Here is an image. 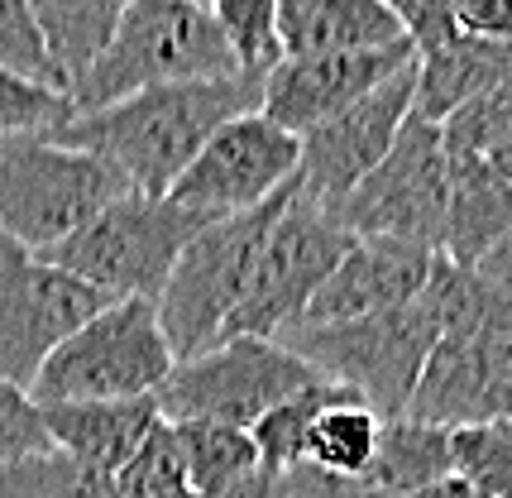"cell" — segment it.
<instances>
[{
  "label": "cell",
  "instance_id": "1",
  "mask_svg": "<svg viewBox=\"0 0 512 498\" xmlns=\"http://www.w3.org/2000/svg\"><path fill=\"white\" fill-rule=\"evenodd\" d=\"M259 77H221V82H178V87L139 91L106 111L67 115L48 139L63 149H82L115 168L139 197H168V187L192 168L206 139L221 125L259 111Z\"/></svg>",
  "mask_w": 512,
  "mask_h": 498
},
{
  "label": "cell",
  "instance_id": "2",
  "mask_svg": "<svg viewBox=\"0 0 512 498\" xmlns=\"http://www.w3.org/2000/svg\"><path fill=\"white\" fill-rule=\"evenodd\" d=\"M422 302L441 336L431 345L407 417L441 431L508 422L512 297L493 293L479 273L455 269L436 254Z\"/></svg>",
  "mask_w": 512,
  "mask_h": 498
},
{
  "label": "cell",
  "instance_id": "3",
  "mask_svg": "<svg viewBox=\"0 0 512 498\" xmlns=\"http://www.w3.org/2000/svg\"><path fill=\"white\" fill-rule=\"evenodd\" d=\"M240 77L225 44L216 10L197 0H130L120 10L111 48L72 87V115L106 111L139 91L178 82H221Z\"/></svg>",
  "mask_w": 512,
  "mask_h": 498
},
{
  "label": "cell",
  "instance_id": "4",
  "mask_svg": "<svg viewBox=\"0 0 512 498\" xmlns=\"http://www.w3.org/2000/svg\"><path fill=\"white\" fill-rule=\"evenodd\" d=\"M120 197L125 178L96 154L63 149L48 135L0 139V240L24 254H48L96 221Z\"/></svg>",
  "mask_w": 512,
  "mask_h": 498
},
{
  "label": "cell",
  "instance_id": "5",
  "mask_svg": "<svg viewBox=\"0 0 512 498\" xmlns=\"http://www.w3.org/2000/svg\"><path fill=\"white\" fill-rule=\"evenodd\" d=\"M292 192H297V178L259 211L235 216V221H216V226L197 230L182 245L163 293L154 297L158 326H163L168 350H173L178 364L197 360V355L216 350L225 340V326H230V317H235V307H240V297L249 288L254 259H259L273 221L283 216V206L292 202Z\"/></svg>",
  "mask_w": 512,
  "mask_h": 498
},
{
  "label": "cell",
  "instance_id": "6",
  "mask_svg": "<svg viewBox=\"0 0 512 498\" xmlns=\"http://www.w3.org/2000/svg\"><path fill=\"white\" fill-rule=\"evenodd\" d=\"M173 364L178 360L158 326V307L149 297H125V302H111L101 317H91L77 336H67L48 355V364L29 388V403L58 408V403L158 398Z\"/></svg>",
  "mask_w": 512,
  "mask_h": 498
},
{
  "label": "cell",
  "instance_id": "7",
  "mask_svg": "<svg viewBox=\"0 0 512 498\" xmlns=\"http://www.w3.org/2000/svg\"><path fill=\"white\" fill-rule=\"evenodd\" d=\"M436 317L422 297L374 312V317L345 321V326H316V331H283L278 345H288L297 360H307L331 384L350 388L379 422L407 417V403L417 393L431 345H436Z\"/></svg>",
  "mask_w": 512,
  "mask_h": 498
},
{
  "label": "cell",
  "instance_id": "8",
  "mask_svg": "<svg viewBox=\"0 0 512 498\" xmlns=\"http://www.w3.org/2000/svg\"><path fill=\"white\" fill-rule=\"evenodd\" d=\"M321 384L307 360H297L288 345L259 336L221 340L197 360L173 364L168 384L158 388L163 422H221L249 431L259 417L288 403L292 393Z\"/></svg>",
  "mask_w": 512,
  "mask_h": 498
},
{
  "label": "cell",
  "instance_id": "9",
  "mask_svg": "<svg viewBox=\"0 0 512 498\" xmlns=\"http://www.w3.org/2000/svg\"><path fill=\"white\" fill-rule=\"evenodd\" d=\"M192 235H197V226L168 197L130 192V197L106 206L96 221H87L72 240L48 249L44 259L91 283L96 293L115 297V302H125V297L154 302Z\"/></svg>",
  "mask_w": 512,
  "mask_h": 498
},
{
  "label": "cell",
  "instance_id": "10",
  "mask_svg": "<svg viewBox=\"0 0 512 498\" xmlns=\"http://www.w3.org/2000/svg\"><path fill=\"white\" fill-rule=\"evenodd\" d=\"M446 192H450V159L446 144H441V125H431L422 115H407L393 149L340 202L335 221L355 240L383 235V240H407V245L441 254Z\"/></svg>",
  "mask_w": 512,
  "mask_h": 498
},
{
  "label": "cell",
  "instance_id": "11",
  "mask_svg": "<svg viewBox=\"0 0 512 498\" xmlns=\"http://www.w3.org/2000/svg\"><path fill=\"white\" fill-rule=\"evenodd\" d=\"M350 245H355V235L340 226L335 216L312 206L302 192H292V202L283 206V216L273 221L264 249L254 259L249 288L240 297L230 326H225V340L235 336L278 340L288 326H297L302 307L335 273V264L345 259Z\"/></svg>",
  "mask_w": 512,
  "mask_h": 498
},
{
  "label": "cell",
  "instance_id": "12",
  "mask_svg": "<svg viewBox=\"0 0 512 498\" xmlns=\"http://www.w3.org/2000/svg\"><path fill=\"white\" fill-rule=\"evenodd\" d=\"M111 302L115 297L48 264L44 254H24L0 240V384L29 398L48 355Z\"/></svg>",
  "mask_w": 512,
  "mask_h": 498
},
{
  "label": "cell",
  "instance_id": "13",
  "mask_svg": "<svg viewBox=\"0 0 512 498\" xmlns=\"http://www.w3.org/2000/svg\"><path fill=\"white\" fill-rule=\"evenodd\" d=\"M302 168V144L297 135L278 130L268 115H240L221 125L206 139L192 168L168 187V202L197 230L216 226V221H235L249 216L264 202H273Z\"/></svg>",
  "mask_w": 512,
  "mask_h": 498
},
{
  "label": "cell",
  "instance_id": "14",
  "mask_svg": "<svg viewBox=\"0 0 512 498\" xmlns=\"http://www.w3.org/2000/svg\"><path fill=\"white\" fill-rule=\"evenodd\" d=\"M417 68V63H412ZM412 68L388 77L379 91H369L350 111L321 120L316 130L297 139L302 144V168H297V192L326 216L340 211V202L355 192L393 149L402 120L412 115Z\"/></svg>",
  "mask_w": 512,
  "mask_h": 498
},
{
  "label": "cell",
  "instance_id": "15",
  "mask_svg": "<svg viewBox=\"0 0 512 498\" xmlns=\"http://www.w3.org/2000/svg\"><path fill=\"white\" fill-rule=\"evenodd\" d=\"M417 53L402 39L393 48H374V53H321V58H283L278 68L264 77V96H259V115H268L278 130L288 135H307L321 120L350 111L369 91H379L388 77L412 68Z\"/></svg>",
  "mask_w": 512,
  "mask_h": 498
},
{
  "label": "cell",
  "instance_id": "16",
  "mask_svg": "<svg viewBox=\"0 0 512 498\" xmlns=\"http://www.w3.org/2000/svg\"><path fill=\"white\" fill-rule=\"evenodd\" d=\"M436 254L407 240H355L345 249V259L335 264V273L316 288V297L302 307L297 326L288 331H316V326H345V321L374 317V312H393L417 302L431 278Z\"/></svg>",
  "mask_w": 512,
  "mask_h": 498
},
{
  "label": "cell",
  "instance_id": "17",
  "mask_svg": "<svg viewBox=\"0 0 512 498\" xmlns=\"http://www.w3.org/2000/svg\"><path fill=\"white\" fill-rule=\"evenodd\" d=\"M39 422L48 431L53 451L82 460L96 475H120L130 465V455L144 446V436L163 422L154 398H134V403H58L39 408Z\"/></svg>",
  "mask_w": 512,
  "mask_h": 498
},
{
  "label": "cell",
  "instance_id": "18",
  "mask_svg": "<svg viewBox=\"0 0 512 498\" xmlns=\"http://www.w3.org/2000/svg\"><path fill=\"white\" fill-rule=\"evenodd\" d=\"M283 58L321 53H374L402 44V29L383 0H278Z\"/></svg>",
  "mask_w": 512,
  "mask_h": 498
},
{
  "label": "cell",
  "instance_id": "19",
  "mask_svg": "<svg viewBox=\"0 0 512 498\" xmlns=\"http://www.w3.org/2000/svg\"><path fill=\"white\" fill-rule=\"evenodd\" d=\"M512 230V187L484 159H450L446 192V230H441V259L455 269H479L503 235Z\"/></svg>",
  "mask_w": 512,
  "mask_h": 498
},
{
  "label": "cell",
  "instance_id": "20",
  "mask_svg": "<svg viewBox=\"0 0 512 498\" xmlns=\"http://www.w3.org/2000/svg\"><path fill=\"white\" fill-rule=\"evenodd\" d=\"M503 77H512V44H489V39L460 34L446 48L417 58V68H412V115L441 125L446 115H455L465 101H474L479 91H489Z\"/></svg>",
  "mask_w": 512,
  "mask_h": 498
},
{
  "label": "cell",
  "instance_id": "21",
  "mask_svg": "<svg viewBox=\"0 0 512 498\" xmlns=\"http://www.w3.org/2000/svg\"><path fill=\"white\" fill-rule=\"evenodd\" d=\"M34 10V24L44 34V53L48 68H53V82L63 96H72V87L87 77L101 53L111 48L115 24H120V10L115 0H39L29 5Z\"/></svg>",
  "mask_w": 512,
  "mask_h": 498
},
{
  "label": "cell",
  "instance_id": "22",
  "mask_svg": "<svg viewBox=\"0 0 512 498\" xmlns=\"http://www.w3.org/2000/svg\"><path fill=\"white\" fill-rule=\"evenodd\" d=\"M446 475H455V465H450V431L412 422V417H393V422H379L374 460H369V470H364V479L355 489L407 498Z\"/></svg>",
  "mask_w": 512,
  "mask_h": 498
},
{
  "label": "cell",
  "instance_id": "23",
  "mask_svg": "<svg viewBox=\"0 0 512 498\" xmlns=\"http://www.w3.org/2000/svg\"><path fill=\"white\" fill-rule=\"evenodd\" d=\"M335 403H359V398L350 388L321 379V384L292 393L288 403H278L268 417H259V422L249 427V441H254V455H259V470H268V475H288V470H297V465H302V451H307V431H312V422L326 408H335ZM359 408H364V403H359Z\"/></svg>",
  "mask_w": 512,
  "mask_h": 498
},
{
  "label": "cell",
  "instance_id": "24",
  "mask_svg": "<svg viewBox=\"0 0 512 498\" xmlns=\"http://www.w3.org/2000/svg\"><path fill=\"white\" fill-rule=\"evenodd\" d=\"M173 431H178L182 465H187V489L197 498L225 494L259 470L249 431L221 427V422H173Z\"/></svg>",
  "mask_w": 512,
  "mask_h": 498
},
{
  "label": "cell",
  "instance_id": "25",
  "mask_svg": "<svg viewBox=\"0 0 512 498\" xmlns=\"http://www.w3.org/2000/svg\"><path fill=\"white\" fill-rule=\"evenodd\" d=\"M374 446H379V417L369 408H359V403H335L307 431L302 465L316 470V475L359 484L364 470H369V460H374Z\"/></svg>",
  "mask_w": 512,
  "mask_h": 498
},
{
  "label": "cell",
  "instance_id": "26",
  "mask_svg": "<svg viewBox=\"0 0 512 498\" xmlns=\"http://www.w3.org/2000/svg\"><path fill=\"white\" fill-rule=\"evenodd\" d=\"M0 498H120L111 475H96L63 451H34L0 465Z\"/></svg>",
  "mask_w": 512,
  "mask_h": 498
},
{
  "label": "cell",
  "instance_id": "27",
  "mask_svg": "<svg viewBox=\"0 0 512 498\" xmlns=\"http://www.w3.org/2000/svg\"><path fill=\"white\" fill-rule=\"evenodd\" d=\"M211 10H216V24H221L225 44H230L235 72L264 82L268 72L283 63L278 10H273V0H221V5H211Z\"/></svg>",
  "mask_w": 512,
  "mask_h": 498
},
{
  "label": "cell",
  "instance_id": "28",
  "mask_svg": "<svg viewBox=\"0 0 512 498\" xmlns=\"http://www.w3.org/2000/svg\"><path fill=\"white\" fill-rule=\"evenodd\" d=\"M450 465L474 494L512 498V422L450 431Z\"/></svg>",
  "mask_w": 512,
  "mask_h": 498
},
{
  "label": "cell",
  "instance_id": "29",
  "mask_svg": "<svg viewBox=\"0 0 512 498\" xmlns=\"http://www.w3.org/2000/svg\"><path fill=\"white\" fill-rule=\"evenodd\" d=\"M512 130V77L493 82L489 91H479L474 101H465L455 115L441 120V144L446 159H489V149Z\"/></svg>",
  "mask_w": 512,
  "mask_h": 498
},
{
  "label": "cell",
  "instance_id": "30",
  "mask_svg": "<svg viewBox=\"0 0 512 498\" xmlns=\"http://www.w3.org/2000/svg\"><path fill=\"white\" fill-rule=\"evenodd\" d=\"M120 498H168L187 489V465H182V446L173 422H158L144 446L130 455V465L115 475Z\"/></svg>",
  "mask_w": 512,
  "mask_h": 498
},
{
  "label": "cell",
  "instance_id": "31",
  "mask_svg": "<svg viewBox=\"0 0 512 498\" xmlns=\"http://www.w3.org/2000/svg\"><path fill=\"white\" fill-rule=\"evenodd\" d=\"M72 115V101L48 87H34L15 72L0 68V139L20 135H48L53 125H63Z\"/></svg>",
  "mask_w": 512,
  "mask_h": 498
},
{
  "label": "cell",
  "instance_id": "32",
  "mask_svg": "<svg viewBox=\"0 0 512 498\" xmlns=\"http://www.w3.org/2000/svg\"><path fill=\"white\" fill-rule=\"evenodd\" d=\"M0 68L24 77V82H34V87L58 91L53 68H48V53H44V34L34 24L29 0H0Z\"/></svg>",
  "mask_w": 512,
  "mask_h": 498
},
{
  "label": "cell",
  "instance_id": "33",
  "mask_svg": "<svg viewBox=\"0 0 512 498\" xmlns=\"http://www.w3.org/2000/svg\"><path fill=\"white\" fill-rule=\"evenodd\" d=\"M34 451H48V431L39 422V408L24 393L0 384V465H15V460Z\"/></svg>",
  "mask_w": 512,
  "mask_h": 498
},
{
  "label": "cell",
  "instance_id": "34",
  "mask_svg": "<svg viewBox=\"0 0 512 498\" xmlns=\"http://www.w3.org/2000/svg\"><path fill=\"white\" fill-rule=\"evenodd\" d=\"M455 24L469 39H489V44H512V0H450Z\"/></svg>",
  "mask_w": 512,
  "mask_h": 498
},
{
  "label": "cell",
  "instance_id": "35",
  "mask_svg": "<svg viewBox=\"0 0 512 498\" xmlns=\"http://www.w3.org/2000/svg\"><path fill=\"white\" fill-rule=\"evenodd\" d=\"M474 273H479V278L489 283L493 293L512 297V230L489 249V254H484V259H479V269H474Z\"/></svg>",
  "mask_w": 512,
  "mask_h": 498
},
{
  "label": "cell",
  "instance_id": "36",
  "mask_svg": "<svg viewBox=\"0 0 512 498\" xmlns=\"http://www.w3.org/2000/svg\"><path fill=\"white\" fill-rule=\"evenodd\" d=\"M216 498H288V479L283 475H268V470H254L249 479H240L235 489H225Z\"/></svg>",
  "mask_w": 512,
  "mask_h": 498
},
{
  "label": "cell",
  "instance_id": "37",
  "mask_svg": "<svg viewBox=\"0 0 512 498\" xmlns=\"http://www.w3.org/2000/svg\"><path fill=\"white\" fill-rule=\"evenodd\" d=\"M407 498H474V489H469L460 475H446V479H436V484H426V489H417V494H407Z\"/></svg>",
  "mask_w": 512,
  "mask_h": 498
},
{
  "label": "cell",
  "instance_id": "38",
  "mask_svg": "<svg viewBox=\"0 0 512 498\" xmlns=\"http://www.w3.org/2000/svg\"><path fill=\"white\" fill-rule=\"evenodd\" d=\"M350 498H388V494H374V489H355Z\"/></svg>",
  "mask_w": 512,
  "mask_h": 498
},
{
  "label": "cell",
  "instance_id": "39",
  "mask_svg": "<svg viewBox=\"0 0 512 498\" xmlns=\"http://www.w3.org/2000/svg\"><path fill=\"white\" fill-rule=\"evenodd\" d=\"M508 422H512V369H508Z\"/></svg>",
  "mask_w": 512,
  "mask_h": 498
},
{
  "label": "cell",
  "instance_id": "40",
  "mask_svg": "<svg viewBox=\"0 0 512 498\" xmlns=\"http://www.w3.org/2000/svg\"><path fill=\"white\" fill-rule=\"evenodd\" d=\"M168 498H197V494H192V489H182V494H168Z\"/></svg>",
  "mask_w": 512,
  "mask_h": 498
},
{
  "label": "cell",
  "instance_id": "41",
  "mask_svg": "<svg viewBox=\"0 0 512 498\" xmlns=\"http://www.w3.org/2000/svg\"><path fill=\"white\" fill-rule=\"evenodd\" d=\"M474 498H489V494H474Z\"/></svg>",
  "mask_w": 512,
  "mask_h": 498
}]
</instances>
